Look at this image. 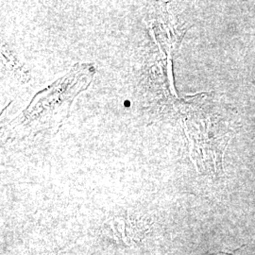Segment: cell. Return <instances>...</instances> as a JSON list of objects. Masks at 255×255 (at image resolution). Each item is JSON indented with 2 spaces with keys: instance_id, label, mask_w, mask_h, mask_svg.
Instances as JSON below:
<instances>
[{
  "instance_id": "cell-1",
  "label": "cell",
  "mask_w": 255,
  "mask_h": 255,
  "mask_svg": "<svg viewBox=\"0 0 255 255\" xmlns=\"http://www.w3.org/2000/svg\"><path fill=\"white\" fill-rule=\"evenodd\" d=\"M95 73L91 64H76L65 77L37 94L27 109L10 123V135L25 137L58 129L66 119L74 99L87 88Z\"/></svg>"
}]
</instances>
